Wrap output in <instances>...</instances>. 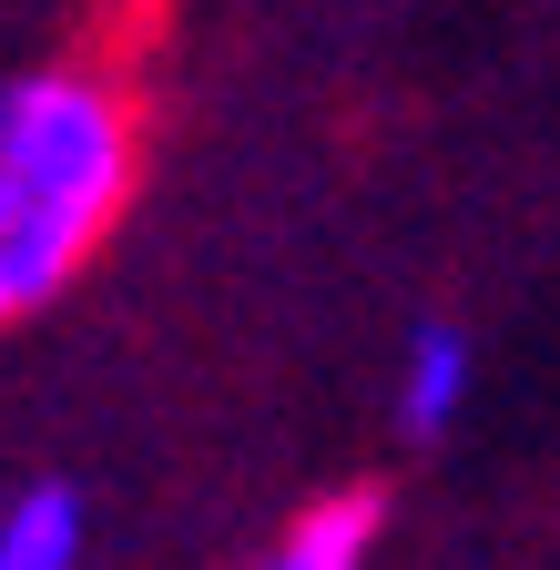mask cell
Returning a JSON list of instances; mask_svg holds the SVG:
<instances>
[{
    "label": "cell",
    "instance_id": "cell-3",
    "mask_svg": "<svg viewBox=\"0 0 560 570\" xmlns=\"http://www.w3.org/2000/svg\"><path fill=\"white\" fill-rule=\"evenodd\" d=\"M377 540H387V499L377 489H336V499H316V510H296L286 530H275V550L245 560V570H367Z\"/></svg>",
    "mask_w": 560,
    "mask_h": 570
},
{
    "label": "cell",
    "instance_id": "cell-2",
    "mask_svg": "<svg viewBox=\"0 0 560 570\" xmlns=\"http://www.w3.org/2000/svg\"><path fill=\"white\" fill-rule=\"evenodd\" d=\"M469 397H479V346L449 316H429L397 346V428H407V439H449Z\"/></svg>",
    "mask_w": 560,
    "mask_h": 570
},
{
    "label": "cell",
    "instance_id": "cell-4",
    "mask_svg": "<svg viewBox=\"0 0 560 570\" xmlns=\"http://www.w3.org/2000/svg\"><path fill=\"white\" fill-rule=\"evenodd\" d=\"M92 510L72 479H31L11 510H0V570H82Z\"/></svg>",
    "mask_w": 560,
    "mask_h": 570
},
{
    "label": "cell",
    "instance_id": "cell-1",
    "mask_svg": "<svg viewBox=\"0 0 560 570\" xmlns=\"http://www.w3.org/2000/svg\"><path fill=\"white\" fill-rule=\"evenodd\" d=\"M144 184V102L102 51H51L0 82V336L92 275Z\"/></svg>",
    "mask_w": 560,
    "mask_h": 570
}]
</instances>
